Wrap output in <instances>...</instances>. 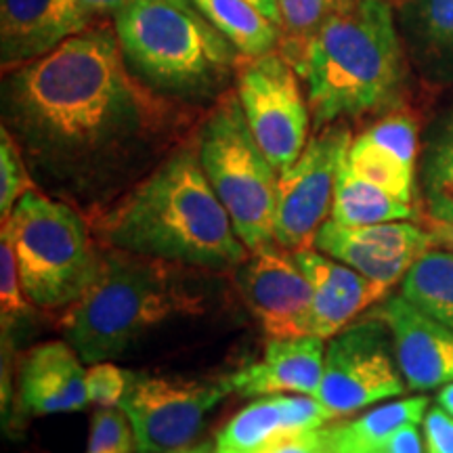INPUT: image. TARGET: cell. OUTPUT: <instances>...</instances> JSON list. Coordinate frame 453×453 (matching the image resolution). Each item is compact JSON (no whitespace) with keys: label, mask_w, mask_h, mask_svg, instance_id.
Instances as JSON below:
<instances>
[{"label":"cell","mask_w":453,"mask_h":453,"mask_svg":"<svg viewBox=\"0 0 453 453\" xmlns=\"http://www.w3.org/2000/svg\"><path fill=\"white\" fill-rule=\"evenodd\" d=\"M87 7L93 11L95 15H116L118 11H122L127 4L130 3V0H82Z\"/></svg>","instance_id":"obj_36"},{"label":"cell","mask_w":453,"mask_h":453,"mask_svg":"<svg viewBox=\"0 0 453 453\" xmlns=\"http://www.w3.org/2000/svg\"><path fill=\"white\" fill-rule=\"evenodd\" d=\"M313 453H334V451H332V449H330V447H327L326 443H321L319 447H317V449H315Z\"/></svg>","instance_id":"obj_42"},{"label":"cell","mask_w":453,"mask_h":453,"mask_svg":"<svg viewBox=\"0 0 453 453\" xmlns=\"http://www.w3.org/2000/svg\"><path fill=\"white\" fill-rule=\"evenodd\" d=\"M355 0H277L283 49L296 47Z\"/></svg>","instance_id":"obj_27"},{"label":"cell","mask_w":453,"mask_h":453,"mask_svg":"<svg viewBox=\"0 0 453 453\" xmlns=\"http://www.w3.org/2000/svg\"><path fill=\"white\" fill-rule=\"evenodd\" d=\"M365 137L380 145L407 166L416 168V151H418V127L416 120L407 113H390L382 118L373 127L365 130Z\"/></svg>","instance_id":"obj_31"},{"label":"cell","mask_w":453,"mask_h":453,"mask_svg":"<svg viewBox=\"0 0 453 453\" xmlns=\"http://www.w3.org/2000/svg\"><path fill=\"white\" fill-rule=\"evenodd\" d=\"M235 286L269 340L313 336V286L294 252L271 243L235 267Z\"/></svg>","instance_id":"obj_12"},{"label":"cell","mask_w":453,"mask_h":453,"mask_svg":"<svg viewBox=\"0 0 453 453\" xmlns=\"http://www.w3.org/2000/svg\"><path fill=\"white\" fill-rule=\"evenodd\" d=\"M353 143L344 122L315 130L307 147L280 174L275 212V242L290 252L311 248L332 214L334 187L349 147Z\"/></svg>","instance_id":"obj_9"},{"label":"cell","mask_w":453,"mask_h":453,"mask_svg":"<svg viewBox=\"0 0 453 453\" xmlns=\"http://www.w3.org/2000/svg\"><path fill=\"white\" fill-rule=\"evenodd\" d=\"M372 453H380V451H372Z\"/></svg>","instance_id":"obj_43"},{"label":"cell","mask_w":453,"mask_h":453,"mask_svg":"<svg viewBox=\"0 0 453 453\" xmlns=\"http://www.w3.org/2000/svg\"><path fill=\"white\" fill-rule=\"evenodd\" d=\"M401 296L453 330V252L424 254L401 281Z\"/></svg>","instance_id":"obj_24"},{"label":"cell","mask_w":453,"mask_h":453,"mask_svg":"<svg viewBox=\"0 0 453 453\" xmlns=\"http://www.w3.org/2000/svg\"><path fill=\"white\" fill-rule=\"evenodd\" d=\"M380 319L347 327L330 338L326 349L324 376L313 395L332 420L349 416L405 390L401 370H396Z\"/></svg>","instance_id":"obj_11"},{"label":"cell","mask_w":453,"mask_h":453,"mask_svg":"<svg viewBox=\"0 0 453 453\" xmlns=\"http://www.w3.org/2000/svg\"><path fill=\"white\" fill-rule=\"evenodd\" d=\"M422 189L430 219L453 223V111L426 147Z\"/></svg>","instance_id":"obj_25"},{"label":"cell","mask_w":453,"mask_h":453,"mask_svg":"<svg viewBox=\"0 0 453 453\" xmlns=\"http://www.w3.org/2000/svg\"><path fill=\"white\" fill-rule=\"evenodd\" d=\"M254 7H258L271 21L280 26V9H277V0H250Z\"/></svg>","instance_id":"obj_38"},{"label":"cell","mask_w":453,"mask_h":453,"mask_svg":"<svg viewBox=\"0 0 453 453\" xmlns=\"http://www.w3.org/2000/svg\"><path fill=\"white\" fill-rule=\"evenodd\" d=\"M372 317L390 330L396 365L407 387L430 390L453 382V330L405 296L388 298Z\"/></svg>","instance_id":"obj_15"},{"label":"cell","mask_w":453,"mask_h":453,"mask_svg":"<svg viewBox=\"0 0 453 453\" xmlns=\"http://www.w3.org/2000/svg\"><path fill=\"white\" fill-rule=\"evenodd\" d=\"M84 453H137L133 424L120 405L99 407L95 411Z\"/></svg>","instance_id":"obj_29"},{"label":"cell","mask_w":453,"mask_h":453,"mask_svg":"<svg viewBox=\"0 0 453 453\" xmlns=\"http://www.w3.org/2000/svg\"><path fill=\"white\" fill-rule=\"evenodd\" d=\"M281 55L303 78L315 130L387 111L403 90V49L387 0H355Z\"/></svg>","instance_id":"obj_3"},{"label":"cell","mask_w":453,"mask_h":453,"mask_svg":"<svg viewBox=\"0 0 453 453\" xmlns=\"http://www.w3.org/2000/svg\"><path fill=\"white\" fill-rule=\"evenodd\" d=\"M243 59L275 53L281 27L271 21L250 0H191Z\"/></svg>","instance_id":"obj_21"},{"label":"cell","mask_w":453,"mask_h":453,"mask_svg":"<svg viewBox=\"0 0 453 453\" xmlns=\"http://www.w3.org/2000/svg\"><path fill=\"white\" fill-rule=\"evenodd\" d=\"M399 26L418 59L453 67V0H399Z\"/></svg>","instance_id":"obj_23"},{"label":"cell","mask_w":453,"mask_h":453,"mask_svg":"<svg viewBox=\"0 0 453 453\" xmlns=\"http://www.w3.org/2000/svg\"><path fill=\"white\" fill-rule=\"evenodd\" d=\"M90 225L101 246L185 267L225 271L250 257L203 173L196 137Z\"/></svg>","instance_id":"obj_2"},{"label":"cell","mask_w":453,"mask_h":453,"mask_svg":"<svg viewBox=\"0 0 453 453\" xmlns=\"http://www.w3.org/2000/svg\"><path fill=\"white\" fill-rule=\"evenodd\" d=\"M324 361V340L317 336L269 340L263 359L229 376V384L242 396L315 395Z\"/></svg>","instance_id":"obj_18"},{"label":"cell","mask_w":453,"mask_h":453,"mask_svg":"<svg viewBox=\"0 0 453 453\" xmlns=\"http://www.w3.org/2000/svg\"><path fill=\"white\" fill-rule=\"evenodd\" d=\"M437 401H439V405L443 407V410H447L453 416V382L445 384V387L441 388Z\"/></svg>","instance_id":"obj_39"},{"label":"cell","mask_w":453,"mask_h":453,"mask_svg":"<svg viewBox=\"0 0 453 453\" xmlns=\"http://www.w3.org/2000/svg\"><path fill=\"white\" fill-rule=\"evenodd\" d=\"M347 160V157H344ZM416 217V208L411 202H403L370 180L357 177L342 162L338 170L336 187H334L332 220L347 226L393 223Z\"/></svg>","instance_id":"obj_22"},{"label":"cell","mask_w":453,"mask_h":453,"mask_svg":"<svg viewBox=\"0 0 453 453\" xmlns=\"http://www.w3.org/2000/svg\"><path fill=\"white\" fill-rule=\"evenodd\" d=\"M97 277L61 313V332L84 364L110 361L151 327L202 311V298L187 286L185 265L104 246Z\"/></svg>","instance_id":"obj_4"},{"label":"cell","mask_w":453,"mask_h":453,"mask_svg":"<svg viewBox=\"0 0 453 453\" xmlns=\"http://www.w3.org/2000/svg\"><path fill=\"white\" fill-rule=\"evenodd\" d=\"M321 443H324V437H321V428H317L304 430V433H286L250 453H313Z\"/></svg>","instance_id":"obj_34"},{"label":"cell","mask_w":453,"mask_h":453,"mask_svg":"<svg viewBox=\"0 0 453 453\" xmlns=\"http://www.w3.org/2000/svg\"><path fill=\"white\" fill-rule=\"evenodd\" d=\"M214 194L250 252L275 243L280 173L260 150L235 90H226L196 133Z\"/></svg>","instance_id":"obj_7"},{"label":"cell","mask_w":453,"mask_h":453,"mask_svg":"<svg viewBox=\"0 0 453 453\" xmlns=\"http://www.w3.org/2000/svg\"><path fill=\"white\" fill-rule=\"evenodd\" d=\"M170 453H214V449L208 443H202V445H196V447H183V449L170 451Z\"/></svg>","instance_id":"obj_40"},{"label":"cell","mask_w":453,"mask_h":453,"mask_svg":"<svg viewBox=\"0 0 453 453\" xmlns=\"http://www.w3.org/2000/svg\"><path fill=\"white\" fill-rule=\"evenodd\" d=\"M426 453H453V416L443 407H430L424 416Z\"/></svg>","instance_id":"obj_33"},{"label":"cell","mask_w":453,"mask_h":453,"mask_svg":"<svg viewBox=\"0 0 453 453\" xmlns=\"http://www.w3.org/2000/svg\"><path fill=\"white\" fill-rule=\"evenodd\" d=\"M229 378L189 380L179 376L133 378L120 407L133 424L137 453L183 449L200 433L206 413L231 393Z\"/></svg>","instance_id":"obj_10"},{"label":"cell","mask_w":453,"mask_h":453,"mask_svg":"<svg viewBox=\"0 0 453 453\" xmlns=\"http://www.w3.org/2000/svg\"><path fill=\"white\" fill-rule=\"evenodd\" d=\"M113 27L128 70L179 104L223 97L240 64L242 55L206 17L173 0H130Z\"/></svg>","instance_id":"obj_5"},{"label":"cell","mask_w":453,"mask_h":453,"mask_svg":"<svg viewBox=\"0 0 453 453\" xmlns=\"http://www.w3.org/2000/svg\"><path fill=\"white\" fill-rule=\"evenodd\" d=\"M133 378V373L110 364V361L93 364L87 370L88 401L97 407L120 405Z\"/></svg>","instance_id":"obj_32"},{"label":"cell","mask_w":453,"mask_h":453,"mask_svg":"<svg viewBox=\"0 0 453 453\" xmlns=\"http://www.w3.org/2000/svg\"><path fill=\"white\" fill-rule=\"evenodd\" d=\"M428 411V396L393 401L364 413L353 422L321 428L324 443L334 453H372L380 451L388 439L407 424L424 420Z\"/></svg>","instance_id":"obj_20"},{"label":"cell","mask_w":453,"mask_h":453,"mask_svg":"<svg viewBox=\"0 0 453 453\" xmlns=\"http://www.w3.org/2000/svg\"><path fill=\"white\" fill-rule=\"evenodd\" d=\"M128 70L113 24L3 78V127L38 189L101 217L183 143L189 111Z\"/></svg>","instance_id":"obj_1"},{"label":"cell","mask_w":453,"mask_h":453,"mask_svg":"<svg viewBox=\"0 0 453 453\" xmlns=\"http://www.w3.org/2000/svg\"><path fill=\"white\" fill-rule=\"evenodd\" d=\"M294 258L313 286V336L321 340L347 330L357 315L390 290L313 248L294 252Z\"/></svg>","instance_id":"obj_16"},{"label":"cell","mask_w":453,"mask_h":453,"mask_svg":"<svg viewBox=\"0 0 453 453\" xmlns=\"http://www.w3.org/2000/svg\"><path fill=\"white\" fill-rule=\"evenodd\" d=\"M30 189H38L19 145L4 127H0V217H11L15 203Z\"/></svg>","instance_id":"obj_28"},{"label":"cell","mask_w":453,"mask_h":453,"mask_svg":"<svg viewBox=\"0 0 453 453\" xmlns=\"http://www.w3.org/2000/svg\"><path fill=\"white\" fill-rule=\"evenodd\" d=\"M347 166L357 177L370 180L372 185L380 187L403 202H411L413 197V168L395 157L390 151L382 150L364 133L353 139L347 154Z\"/></svg>","instance_id":"obj_26"},{"label":"cell","mask_w":453,"mask_h":453,"mask_svg":"<svg viewBox=\"0 0 453 453\" xmlns=\"http://www.w3.org/2000/svg\"><path fill=\"white\" fill-rule=\"evenodd\" d=\"M434 237L430 231L411 223H376L347 226L336 220H326L317 234V250L349 265L361 275L393 288L403 281L413 265L428 250Z\"/></svg>","instance_id":"obj_13"},{"label":"cell","mask_w":453,"mask_h":453,"mask_svg":"<svg viewBox=\"0 0 453 453\" xmlns=\"http://www.w3.org/2000/svg\"><path fill=\"white\" fill-rule=\"evenodd\" d=\"M380 453H424L418 424H407L399 433H395Z\"/></svg>","instance_id":"obj_35"},{"label":"cell","mask_w":453,"mask_h":453,"mask_svg":"<svg viewBox=\"0 0 453 453\" xmlns=\"http://www.w3.org/2000/svg\"><path fill=\"white\" fill-rule=\"evenodd\" d=\"M21 286L32 304L65 311L97 277L104 250L93 225L72 203L30 189L3 223Z\"/></svg>","instance_id":"obj_6"},{"label":"cell","mask_w":453,"mask_h":453,"mask_svg":"<svg viewBox=\"0 0 453 453\" xmlns=\"http://www.w3.org/2000/svg\"><path fill=\"white\" fill-rule=\"evenodd\" d=\"M332 416L313 395L258 396L217 434L214 453H250L286 433L324 428Z\"/></svg>","instance_id":"obj_19"},{"label":"cell","mask_w":453,"mask_h":453,"mask_svg":"<svg viewBox=\"0 0 453 453\" xmlns=\"http://www.w3.org/2000/svg\"><path fill=\"white\" fill-rule=\"evenodd\" d=\"M174 4H179V7H183L185 11H194V13H200V11H197V7L194 3H191V0H173Z\"/></svg>","instance_id":"obj_41"},{"label":"cell","mask_w":453,"mask_h":453,"mask_svg":"<svg viewBox=\"0 0 453 453\" xmlns=\"http://www.w3.org/2000/svg\"><path fill=\"white\" fill-rule=\"evenodd\" d=\"M0 315H3V334L13 327L19 319L32 313L30 303L21 286L19 267L13 248L7 237H0Z\"/></svg>","instance_id":"obj_30"},{"label":"cell","mask_w":453,"mask_h":453,"mask_svg":"<svg viewBox=\"0 0 453 453\" xmlns=\"http://www.w3.org/2000/svg\"><path fill=\"white\" fill-rule=\"evenodd\" d=\"M82 0H0V64L15 70L95 26Z\"/></svg>","instance_id":"obj_14"},{"label":"cell","mask_w":453,"mask_h":453,"mask_svg":"<svg viewBox=\"0 0 453 453\" xmlns=\"http://www.w3.org/2000/svg\"><path fill=\"white\" fill-rule=\"evenodd\" d=\"M84 361L67 340H53L34 347L19 370V410L26 416L81 411L87 407Z\"/></svg>","instance_id":"obj_17"},{"label":"cell","mask_w":453,"mask_h":453,"mask_svg":"<svg viewBox=\"0 0 453 453\" xmlns=\"http://www.w3.org/2000/svg\"><path fill=\"white\" fill-rule=\"evenodd\" d=\"M434 242L443 243L453 252V223H441V220H433V231Z\"/></svg>","instance_id":"obj_37"},{"label":"cell","mask_w":453,"mask_h":453,"mask_svg":"<svg viewBox=\"0 0 453 453\" xmlns=\"http://www.w3.org/2000/svg\"><path fill=\"white\" fill-rule=\"evenodd\" d=\"M237 97L254 139L277 173H286L309 143L311 107L286 57L248 59L237 72Z\"/></svg>","instance_id":"obj_8"}]
</instances>
